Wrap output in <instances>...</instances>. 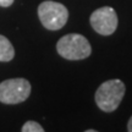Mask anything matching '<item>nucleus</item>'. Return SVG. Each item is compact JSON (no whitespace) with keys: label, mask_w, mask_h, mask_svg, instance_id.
Wrapping results in <instances>:
<instances>
[{"label":"nucleus","mask_w":132,"mask_h":132,"mask_svg":"<svg viewBox=\"0 0 132 132\" xmlns=\"http://www.w3.org/2000/svg\"><path fill=\"white\" fill-rule=\"evenodd\" d=\"M59 55L67 60H83L92 53L88 39L77 33H70L59 39L56 44Z\"/></svg>","instance_id":"2"},{"label":"nucleus","mask_w":132,"mask_h":132,"mask_svg":"<svg viewBox=\"0 0 132 132\" xmlns=\"http://www.w3.org/2000/svg\"><path fill=\"white\" fill-rule=\"evenodd\" d=\"M15 56V49L6 37L0 34V61H11Z\"/></svg>","instance_id":"6"},{"label":"nucleus","mask_w":132,"mask_h":132,"mask_svg":"<svg viewBox=\"0 0 132 132\" xmlns=\"http://www.w3.org/2000/svg\"><path fill=\"white\" fill-rule=\"evenodd\" d=\"M90 26L97 33L102 36H110L118 27V15L110 6L97 9L90 15Z\"/></svg>","instance_id":"5"},{"label":"nucleus","mask_w":132,"mask_h":132,"mask_svg":"<svg viewBox=\"0 0 132 132\" xmlns=\"http://www.w3.org/2000/svg\"><path fill=\"white\" fill-rule=\"evenodd\" d=\"M38 16L47 29L57 31L62 28L69 20V10L65 5L47 0L38 6Z\"/></svg>","instance_id":"3"},{"label":"nucleus","mask_w":132,"mask_h":132,"mask_svg":"<svg viewBox=\"0 0 132 132\" xmlns=\"http://www.w3.org/2000/svg\"><path fill=\"white\" fill-rule=\"evenodd\" d=\"M127 130L130 132H132V116H131V119H130V121H128V123H127Z\"/></svg>","instance_id":"9"},{"label":"nucleus","mask_w":132,"mask_h":132,"mask_svg":"<svg viewBox=\"0 0 132 132\" xmlns=\"http://www.w3.org/2000/svg\"><path fill=\"white\" fill-rule=\"evenodd\" d=\"M31 94V83L26 78H10L0 83V102L20 104Z\"/></svg>","instance_id":"4"},{"label":"nucleus","mask_w":132,"mask_h":132,"mask_svg":"<svg viewBox=\"0 0 132 132\" xmlns=\"http://www.w3.org/2000/svg\"><path fill=\"white\" fill-rule=\"evenodd\" d=\"M125 85L120 80H109L98 87L95 92V103L100 110L111 113L120 105L125 94Z\"/></svg>","instance_id":"1"},{"label":"nucleus","mask_w":132,"mask_h":132,"mask_svg":"<svg viewBox=\"0 0 132 132\" xmlns=\"http://www.w3.org/2000/svg\"><path fill=\"white\" fill-rule=\"evenodd\" d=\"M14 3V0H0V6L3 7H9Z\"/></svg>","instance_id":"8"},{"label":"nucleus","mask_w":132,"mask_h":132,"mask_svg":"<svg viewBox=\"0 0 132 132\" xmlns=\"http://www.w3.org/2000/svg\"><path fill=\"white\" fill-rule=\"evenodd\" d=\"M21 130H22V132H43L44 131V128L38 122H36V121H27L22 126Z\"/></svg>","instance_id":"7"}]
</instances>
